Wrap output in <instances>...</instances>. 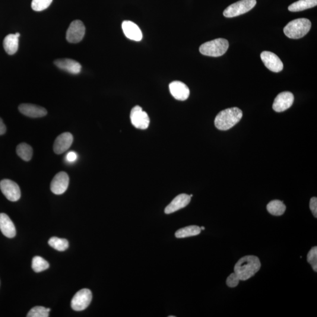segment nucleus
Wrapping results in <instances>:
<instances>
[{"instance_id":"14","label":"nucleus","mask_w":317,"mask_h":317,"mask_svg":"<svg viewBox=\"0 0 317 317\" xmlns=\"http://www.w3.org/2000/svg\"><path fill=\"white\" fill-rule=\"evenodd\" d=\"M18 109L23 115L30 118H37L47 115V110L42 106L31 104H22Z\"/></svg>"},{"instance_id":"7","label":"nucleus","mask_w":317,"mask_h":317,"mask_svg":"<svg viewBox=\"0 0 317 317\" xmlns=\"http://www.w3.org/2000/svg\"><path fill=\"white\" fill-rule=\"evenodd\" d=\"M0 189L9 201L17 202L21 198L20 187L11 180H2L0 182Z\"/></svg>"},{"instance_id":"6","label":"nucleus","mask_w":317,"mask_h":317,"mask_svg":"<svg viewBox=\"0 0 317 317\" xmlns=\"http://www.w3.org/2000/svg\"><path fill=\"white\" fill-rule=\"evenodd\" d=\"M93 299V294L90 290L84 288L78 291L72 298L71 301L72 309L77 312L83 311L90 306Z\"/></svg>"},{"instance_id":"2","label":"nucleus","mask_w":317,"mask_h":317,"mask_svg":"<svg viewBox=\"0 0 317 317\" xmlns=\"http://www.w3.org/2000/svg\"><path fill=\"white\" fill-rule=\"evenodd\" d=\"M243 116L242 110L237 107L221 111L214 120V125L221 131H227L240 122Z\"/></svg>"},{"instance_id":"25","label":"nucleus","mask_w":317,"mask_h":317,"mask_svg":"<svg viewBox=\"0 0 317 317\" xmlns=\"http://www.w3.org/2000/svg\"><path fill=\"white\" fill-rule=\"evenodd\" d=\"M49 245L53 248L59 252L65 251L69 247V243L67 240L59 239L58 237H53L49 241Z\"/></svg>"},{"instance_id":"30","label":"nucleus","mask_w":317,"mask_h":317,"mask_svg":"<svg viewBox=\"0 0 317 317\" xmlns=\"http://www.w3.org/2000/svg\"><path fill=\"white\" fill-rule=\"evenodd\" d=\"M240 281L239 278L238 277L235 272H233V273L231 274L229 276L227 277L226 284L228 287L234 288L237 286Z\"/></svg>"},{"instance_id":"31","label":"nucleus","mask_w":317,"mask_h":317,"mask_svg":"<svg viewBox=\"0 0 317 317\" xmlns=\"http://www.w3.org/2000/svg\"><path fill=\"white\" fill-rule=\"evenodd\" d=\"M310 208L316 218L317 217V198L313 197L310 200Z\"/></svg>"},{"instance_id":"33","label":"nucleus","mask_w":317,"mask_h":317,"mask_svg":"<svg viewBox=\"0 0 317 317\" xmlns=\"http://www.w3.org/2000/svg\"><path fill=\"white\" fill-rule=\"evenodd\" d=\"M7 131V128H6V126L4 124V123L3 122V120L1 118H0V135H2L5 134Z\"/></svg>"},{"instance_id":"10","label":"nucleus","mask_w":317,"mask_h":317,"mask_svg":"<svg viewBox=\"0 0 317 317\" xmlns=\"http://www.w3.org/2000/svg\"><path fill=\"white\" fill-rule=\"evenodd\" d=\"M294 95L290 92H283L275 98L272 109L275 112H281L289 109L294 103Z\"/></svg>"},{"instance_id":"17","label":"nucleus","mask_w":317,"mask_h":317,"mask_svg":"<svg viewBox=\"0 0 317 317\" xmlns=\"http://www.w3.org/2000/svg\"><path fill=\"white\" fill-rule=\"evenodd\" d=\"M122 28L123 33L128 39L135 41L142 40V31L135 23L131 21H124L122 23Z\"/></svg>"},{"instance_id":"8","label":"nucleus","mask_w":317,"mask_h":317,"mask_svg":"<svg viewBox=\"0 0 317 317\" xmlns=\"http://www.w3.org/2000/svg\"><path fill=\"white\" fill-rule=\"evenodd\" d=\"M85 27L80 20L72 21L66 32V40L70 43H78L84 39Z\"/></svg>"},{"instance_id":"27","label":"nucleus","mask_w":317,"mask_h":317,"mask_svg":"<svg viewBox=\"0 0 317 317\" xmlns=\"http://www.w3.org/2000/svg\"><path fill=\"white\" fill-rule=\"evenodd\" d=\"M53 0H33L31 7L36 11H41L47 9L52 4Z\"/></svg>"},{"instance_id":"1","label":"nucleus","mask_w":317,"mask_h":317,"mask_svg":"<svg viewBox=\"0 0 317 317\" xmlns=\"http://www.w3.org/2000/svg\"><path fill=\"white\" fill-rule=\"evenodd\" d=\"M261 268V263L258 257L246 256L240 259L234 266V272L241 281L252 277Z\"/></svg>"},{"instance_id":"19","label":"nucleus","mask_w":317,"mask_h":317,"mask_svg":"<svg viewBox=\"0 0 317 317\" xmlns=\"http://www.w3.org/2000/svg\"><path fill=\"white\" fill-rule=\"evenodd\" d=\"M0 230L9 239H12L16 235V229L13 222L8 215L5 213H0Z\"/></svg>"},{"instance_id":"12","label":"nucleus","mask_w":317,"mask_h":317,"mask_svg":"<svg viewBox=\"0 0 317 317\" xmlns=\"http://www.w3.org/2000/svg\"><path fill=\"white\" fill-rule=\"evenodd\" d=\"M263 63L269 70L274 72H280L283 69V63L275 53L269 52H263L261 53Z\"/></svg>"},{"instance_id":"9","label":"nucleus","mask_w":317,"mask_h":317,"mask_svg":"<svg viewBox=\"0 0 317 317\" xmlns=\"http://www.w3.org/2000/svg\"><path fill=\"white\" fill-rule=\"evenodd\" d=\"M132 125L139 129H146L150 123L148 113L142 110L141 106H135L131 110L130 115Z\"/></svg>"},{"instance_id":"3","label":"nucleus","mask_w":317,"mask_h":317,"mask_svg":"<svg viewBox=\"0 0 317 317\" xmlns=\"http://www.w3.org/2000/svg\"><path fill=\"white\" fill-rule=\"evenodd\" d=\"M312 27V23L307 18L296 19L288 23L284 28V33L291 39H299L306 36Z\"/></svg>"},{"instance_id":"23","label":"nucleus","mask_w":317,"mask_h":317,"mask_svg":"<svg viewBox=\"0 0 317 317\" xmlns=\"http://www.w3.org/2000/svg\"><path fill=\"white\" fill-rule=\"evenodd\" d=\"M201 227L198 226H189L177 230L175 236L179 239L198 235L201 232Z\"/></svg>"},{"instance_id":"4","label":"nucleus","mask_w":317,"mask_h":317,"mask_svg":"<svg viewBox=\"0 0 317 317\" xmlns=\"http://www.w3.org/2000/svg\"><path fill=\"white\" fill-rule=\"evenodd\" d=\"M229 47V41L227 40L218 39L203 44L199 51L203 55L218 57L224 55Z\"/></svg>"},{"instance_id":"34","label":"nucleus","mask_w":317,"mask_h":317,"mask_svg":"<svg viewBox=\"0 0 317 317\" xmlns=\"http://www.w3.org/2000/svg\"><path fill=\"white\" fill-rule=\"evenodd\" d=\"M201 230H205V227H203V226H202V227H201Z\"/></svg>"},{"instance_id":"15","label":"nucleus","mask_w":317,"mask_h":317,"mask_svg":"<svg viewBox=\"0 0 317 317\" xmlns=\"http://www.w3.org/2000/svg\"><path fill=\"white\" fill-rule=\"evenodd\" d=\"M169 90L171 94L177 100L185 101L189 97V89L182 82L176 81L171 82Z\"/></svg>"},{"instance_id":"21","label":"nucleus","mask_w":317,"mask_h":317,"mask_svg":"<svg viewBox=\"0 0 317 317\" xmlns=\"http://www.w3.org/2000/svg\"><path fill=\"white\" fill-rule=\"evenodd\" d=\"M317 0H299L294 2L288 7V10L291 12H299L316 7Z\"/></svg>"},{"instance_id":"18","label":"nucleus","mask_w":317,"mask_h":317,"mask_svg":"<svg viewBox=\"0 0 317 317\" xmlns=\"http://www.w3.org/2000/svg\"><path fill=\"white\" fill-rule=\"evenodd\" d=\"M191 201V197L187 194H180L177 196L170 204L167 206L164 210V213L166 214H171L174 213L177 211L180 210L189 204Z\"/></svg>"},{"instance_id":"26","label":"nucleus","mask_w":317,"mask_h":317,"mask_svg":"<svg viewBox=\"0 0 317 317\" xmlns=\"http://www.w3.org/2000/svg\"><path fill=\"white\" fill-rule=\"evenodd\" d=\"M50 264L49 262L45 259L40 256H36L33 259L32 261V268L33 270L36 272H40L45 271L46 269L49 268Z\"/></svg>"},{"instance_id":"22","label":"nucleus","mask_w":317,"mask_h":317,"mask_svg":"<svg viewBox=\"0 0 317 317\" xmlns=\"http://www.w3.org/2000/svg\"><path fill=\"white\" fill-rule=\"evenodd\" d=\"M267 211L272 215H283L286 210V206L283 204V202L278 201V200H274L269 203L267 206Z\"/></svg>"},{"instance_id":"16","label":"nucleus","mask_w":317,"mask_h":317,"mask_svg":"<svg viewBox=\"0 0 317 317\" xmlns=\"http://www.w3.org/2000/svg\"><path fill=\"white\" fill-rule=\"evenodd\" d=\"M54 64L61 70L65 71L73 75L79 74L82 66L74 59L64 58L56 59Z\"/></svg>"},{"instance_id":"11","label":"nucleus","mask_w":317,"mask_h":317,"mask_svg":"<svg viewBox=\"0 0 317 317\" xmlns=\"http://www.w3.org/2000/svg\"><path fill=\"white\" fill-rule=\"evenodd\" d=\"M69 178L65 172L57 173L51 183V190L55 195H62L66 192L69 186Z\"/></svg>"},{"instance_id":"32","label":"nucleus","mask_w":317,"mask_h":317,"mask_svg":"<svg viewBox=\"0 0 317 317\" xmlns=\"http://www.w3.org/2000/svg\"><path fill=\"white\" fill-rule=\"evenodd\" d=\"M77 155L74 152H70L66 155V159L68 161H70V162H72V161H74L76 159H77Z\"/></svg>"},{"instance_id":"28","label":"nucleus","mask_w":317,"mask_h":317,"mask_svg":"<svg viewBox=\"0 0 317 317\" xmlns=\"http://www.w3.org/2000/svg\"><path fill=\"white\" fill-rule=\"evenodd\" d=\"M49 313L47 309L42 306H36L28 312L27 317H49Z\"/></svg>"},{"instance_id":"5","label":"nucleus","mask_w":317,"mask_h":317,"mask_svg":"<svg viewBox=\"0 0 317 317\" xmlns=\"http://www.w3.org/2000/svg\"><path fill=\"white\" fill-rule=\"evenodd\" d=\"M256 0H240L230 5L223 12L224 17L233 18L246 13L256 5Z\"/></svg>"},{"instance_id":"20","label":"nucleus","mask_w":317,"mask_h":317,"mask_svg":"<svg viewBox=\"0 0 317 317\" xmlns=\"http://www.w3.org/2000/svg\"><path fill=\"white\" fill-rule=\"evenodd\" d=\"M20 34L19 33L15 34H9L5 37L3 41V47L5 52L8 55H14L17 52L18 49L19 37Z\"/></svg>"},{"instance_id":"29","label":"nucleus","mask_w":317,"mask_h":317,"mask_svg":"<svg viewBox=\"0 0 317 317\" xmlns=\"http://www.w3.org/2000/svg\"><path fill=\"white\" fill-rule=\"evenodd\" d=\"M307 262L312 265V267L316 272L317 271V247H314L307 255Z\"/></svg>"},{"instance_id":"24","label":"nucleus","mask_w":317,"mask_h":317,"mask_svg":"<svg viewBox=\"0 0 317 317\" xmlns=\"http://www.w3.org/2000/svg\"><path fill=\"white\" fill-rule=\"evenodd\" d=\"M17 154L19 157H20L24 161H30L32 157H33V148L27 144L25 143H21L17 146Z\"/></svg>"},{"instance_id":"13","label":"nucleus","mask_w":317,"mask_h":317,"mask_svg":"<svg viewBox=\"0 0 317 317\" xmlns=\"http://www.w3.org/2000/svg\"><path fill=\"white\" fill-rule=\"evenodd\" d=\"M74 138L69 132H64L57 137L53 144V152L60 155L67 151L72 144Z\"/></svg>"}]
</instances>
